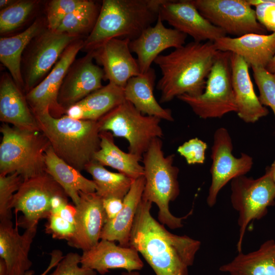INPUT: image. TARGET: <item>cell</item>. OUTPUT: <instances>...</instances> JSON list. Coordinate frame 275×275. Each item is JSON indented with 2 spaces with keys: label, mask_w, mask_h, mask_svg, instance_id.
<instances>
[{
  "label": "cell",
  "mask_w": 275,
  "mask_h": 275,
  "mask_svg": "<svg viewBox=\"0 0 275 275\" xmlns=\"http://www.w3.org/2000/svg\"><path fill=\"white\" fill-rule=\"evenodd\" d=\"M37 226L26 229L20 234L11 220L0 223V258L7 265L9 275H24L32 265L29 258Z\"/></svg>",
  "instance_id": "cell-21"
},
{
  "label": "cell",
  "mask_w": 275,
  "mask_h": 275,
  "mask_svg": "<svg viewBox=\"0 0 275 275\" xmlns=\"http://www.w3.org/2000/svg\"><path fill=\"white\" fill-rule=\"evenodd\" d=\"M161 139L151 143L142 156L145 180L142 199L155 203L158 208V219L171 229L183 227L182 221L187 216L178 217L172 214L169 204L180 193L178 180L179 170L174 165V154L165 156Z\"/></svg>",
  "instance_id": "cell-5"
},
{
  "label": "cell",
  "mask_w": 275,
  "mask_h": 275,
  "mask_svg": "<svg viewBox=\"0 0 275 275\" xmlns=\"http://www.w3.org/2000/svg\"><path fill=\"white\" fill-rule=\"evenodd\" d=\"M207 147L205 142L195 138L184 142L177 151L188 164H202L205 161Z\"/></svg>",
  "instance_id": "cell-39"
},
{
  "label": "cell",
  "mask_w": 275,
  "mask_h": 275,
  "mask_svg": "<svg viewBox=\"0 0 275 275\" xmlns=\"http://www.w3.org/2000/svg\"><path fill=\"white\" fill-rule=\"evenodd\" d=\"M78 38L47 28L32 40L24 63L23 78L25 94L46 77L65 49Z\"/></svg>",
  "instance_id": "cell-12"
},
{
  "label": "cell",
  "mask_w": 275,
  "mask_h": 275,
  "mask_svg": "<svg viewBox=\"0 0 275 275\" xmlns=\"http://www.w3.org/2000/svg\"><path fill=\"white\" fill-rule=\"evenodd\" d=\"M255 7L257 20L266 31L275 33V3L271 0H248Z\"/></svg>",
  "instance_id": "cell-41"
},
{
  "label": "cell",
  "mask_w": 275,
  "mask_h": 275,
  "mask_svg": "<svg viewBox=\"0 0 275 275\" xmlns=\"http://www.w3.org/2000/svg\"><path fill=\"white\" fill-rule=\"evenodd\" d=\"M80 264L102 275L113 269L138 271L144 265L134 249L117 245L115 241L104 239H100L95 246L83 251Z\"/></svg>",
  "instance_id": "cell-20"
},
{
  "label": "cell",
  "mask_w": 275,
  "mask_h": 275,
  "mask_svg": "<svg viewBox=\"0 0 275 275\" xmlns=\"http://www.w3.org/2000/svg\"><path fill=\"white\" fill-rule=\"evenodd\" d=\"M45 226L47 233L53 238L69 241L75 232V225L64 219L58 214H50Z\"/></svg>",
  "instance_id": "cell-40"
},
{
  "label": "cell",
  "mask_w": 275,
  "mask_h": 275,
  "mask_svg": "<svg viewBox=\"0 0 275 275\" xmlns=\"http://www.w3.org/2000/svg\"><path fill=\"white\" fill-rule=\"evenodd\" d=\"M23 179L17 173L0 175V221L11 220L10 203Z\"/></svg>",
  "instance_id": "cell-35"
},
{
  "label": "cell",
  "mask_w": 275,
  "mask_h": 275,
  "mask_svg": "<svg viewBox=\"0 0 275 275\" xmlns=\"http://www.w3.org/2000/svg\"><path fill=\"white\" fill-rule=\"evenodd\" d=\"M114 135L109 131H100V147L95 153L94 160L103 166L117 170L132 180L144 175L140 161L142 158L129 152H125L115 143Z\"/></svg>",
  "instance_id": "cell-31"
},
{
  "label": "cell",
  "mask_w": 275,
  "mask_h": 275,
  "mask_svg": "<svg viewBox=\"0 0 275 275\" xmlns=\"http://www.w3.org/2000/svg\"><path fill=\"white\" fill-rule=\"evenodd\" d=\"M100 9L95 2L84 0L64 18L56 31L78 37L79 35L89 34L96 22Z\"/></svg>",
  "instance_id": "cell-33"
},
{
  "label": "cell",
  "mask_w": 275,
  "mask_h": 275,
  "mask_svg": "<svg viewBox=\"0 0 275 275\" xmlns=\"http://www.w3.org/2000/svg\"><path fill=\"white\" fill-rule=\"evenodd\" d=\"M219 269L230 275H275V241L267 240L248 254L238 253Z\"/></svg>",
  "instance_id": "cell-30"
},
{
  "label": "cell",
  "mask_w": 275,
  "mask_h": 275,
  "mask_svg": "<svg viewBox=\"0 0 275 275\" xmlns=\"http://www.w3.org/2000/svg\"><path fill=\"white\" fill-rule=\"evenodd\" d=\"M103 208L107 222L114 219L120 212L123 206V199L110 198L103 199Z\"/></svg>",
  "instance_id": "cell-42"
},
{
  "label": "cell",
  "mask_w": 275,
  "mask_h": 275,
  "mask_svg": "<svg viewBox=\"0 0 275 275\" xmlns=\"http://www.w3.org/2000/svg\"><path fill=\"white\" fill-rule=\"evenodd\" d=\"M218 51L213 42L194 41L159 55L154 63L161 73L156 86L161 92L159 102H169L185 94L201 95Z\"/></svg>",
  "instance_id": "cell-2"
},
{
  "label": "cell",
  "mask_w": 275,
  "mask_h": 275,
  "mask_svg": "<svg viewBox=\"0 0 275 275\" xmlns=\"http://www.w3.org/2000/svg\"><path fill=\"white\" fill-rule=\"evenodd\" d=\"M231 54L229 51H218L201 95L185 94L177 97L200 118H219L237 112L232 84Z\"/></svg>",
  "instance_id": "cell-7"
},
{
  "label": "cell",
  "mask_w": 275,
  "mask_h": 275,
  "mask_svg": "<svg viewBox=\"0 0 275 275\" xmlns=\"http://www.w3.org/2000/svg\"><path fill=\"white\" fill-rule=\"evenodd\" d=\"M155 72L151 68L147 72L130 78L124 88L125 100L143 114L161 120L174 121L171 111L162 107L154 95Z\"/></svg>",
  "instance_id": "cell-27"
},
{
  "label": "cell",
  "mask_w": 275,
  "mask_h": 275,
  "mask_svg": "<svg viewBox=\"0 0 275 275\" xmlns=\"http://www.w3.org/2000/svg\"><path fill=\"white\" fill-rule=\"evenodd\" d=\"M145 180L144 176L133 181L123 199L122 209L113 220L107 221L102 230L100 239L118 241L128 247L130 232L139 206L142 201Z\"/></svg>",
  "instance_id": "cell-25"
},
{
  "label": "cell",
  "mask_w": 275,
  "mask_h": 275,
  "mask_svg": "<svg viewBox=\"0 0 275 275\" xmlns=\"http://www.w3.org/2000/svg\"><path fill=\"white\" fill-rule=\"evenodd\" d=\"M79 196V202L75 205V232L68 243L71 246L86 251L95 246L100 240L107 218L103 199L96 192H80Z\"/></svg>",
  "instance_id": "cell-17"
},
{
  "label": "cell",
  "mask_w": 275,
  "mask_h": 275,
  "mask_svg": "<svg viewBox=\"0 0 275 275\" xmlns=\"http://www.w3.org/2000/svg\"><path fill=\"white\" fill-rule=\"evenodd\" d=\"M121 275H141L138 271H124Z\"/></svg>",
  "instance_id": "cell-49"
},
{
  "label": "cell",
  "mask_w": 275,
  "mask_h": 275,
  "mask_svg": "<svg viewBox=\"0 0 275 275\" xmlns=\"http://www.w3.org/2000/svg\"><path fill=\"white\" fill-rule=\"evenodd\" d=\"M161 119L143 114L125 100L98 121L100 131L111 132L114 136L125 139L128 152L142 158L152 141L163 135Z\"/></svg>",
  "instance_id": "cell-8"
},
{
  "label": "cell",
  "mask_w": 275,
  "mask_h": 275,
  "mask_svg": "<svg viewBox=\"0 0 275 275\" xmlns=\"http://www.w3.org/2000/svg\"><path fill=\"white\" fill-rule=\"evenodd\" d=\"M37 4L35 1H18L1 10V34L10 33L20 26L30 16Z\"/></svg>",
  "instance_id": "cell-34"
},
{
  "label": "cell",
  "mask_w": 275,
  "mask_h": 275,
  "mask_svg": "<svg viewBox=\"0 0 275 275\" xmlns=\"http://www.w3.org/2000/svg\"><path fill=\"white\" fill-rule=\"evenodd\" d=\"M84 42V40L78 38L69 45L46 77L25 94L33 113L48 109L50 114L55 118L65 114L66 109L58 102L59 91L77 53L83 48Z\"/></svg>",
  "instance_id": "cell-14"
},
{
  "label": "cell",
  "mask_w": 275,
  "mask_h": 275,
  "mask_svg": "<svg viewBox=\"0 0 275 275\" xmlns=\"http://www.w3.org/2000/svg\"><path fill=\"white\" fill-rule=\"evenodd\" d=\"M271 1L274 3H275V0H271Z\"/></svg>",
  "instance_id": "cell-50"
},
{
  "label": "cell",
  "mask_w": 275,
  "mask_h": 275,
  "mask_svg": "<svg viewBox=\"0 0 275 275\" xmlns=\"http://www.w3.org/2000/svg\"><path fill=\"white\" fill-rule=\"evenodd\" d=\"M0 131V175L17 173L24 180L46 172L45 154L50 144L40 130L4 123Z\"/></svg>",
  "instance_id": "cell-6"
},
{
  "label": "cell",
  "mask_w": 275,
  "mask_h": 275,
  "mask_svg": "<svg viewBox=\"0 0 275 275\" xmlns=\"http://www.w3.org/2000/svg\"><path fill=\"white\" fill-rule=\"evenodd\" d=\"M232 150V141L228 131L224 127L218 128L214 134L211 148V182L206 200L210 207L216 204L219 192L228 182L245 175L253 167L251 156L242 153L237 158L233 156Z\"/></svg>",
  "instance_id": "cell-13"
},
{
  "label": "cell",
  "mask_w": 275,
  "mask_h": 275,
  "mask_svg": "<svg viewBox=\"0 0 275 275\" xmlns=\"http://www.w3.org/2000/svg\"><path fill=\"white\" fill-rule=\"evenodd\" d=\"M213 43L217 50L240 56L251 67L265 68L275 53V33H250L235 38L225 36Z\"/></svg>",
  "instance_id": "cell-23"
},
{
  "label": "cell",
  "mask_w": 275,
  "mask_h": 275,
  "mask_svg": "<svg viewBox=\"0 0 275 275\" xmlns=\"http://www.w3.org/2000/svg\"><path fill=\"white\" fill-rule=\"evenodd\" d=\"M46 172L62 187L75 205L80 200L79 193H95L96 187L93 180L84 177L80 171L60 158L50 145L45 154Z\"/></svg>",
  "instance_id": "cell-28"
},
{
  "label": "cell",
  "mask_w": 275,
  "mask_h": 275,
  "mask_svg": "<svg viewBox=\"0 0 275 275\" xmlns=\"http://www.w3.org/2000/svg\"><path fill=\"white\" fill-rule=\"evenodd\" d=\"M50 260L49 263L45 269V270L42 272L39 275H47L48 272L53 267H56L58 264L61 261V260L64 258L63 253L59 250H53L50 254ZM34 274V271L28 270L24 275H33Z\"/></svg>",
  "instance_id": "cell-43"
},
{
  "label": "cell",
  "mask_w": 275,
  "mask_h": 275,
  "mask_svg": "<svg viewBox=\"0 0 275 275\" xmlns=\"http://www.w3.org/2000/svg\"><path fill=\"white\" fill-rule=\"evenodd\" d=\"M43 23L41 19H37L17 35L0 39V61L22 91H24L21 69L22 52L32 40L44 30Z\"/></svg>",
  "instance_id": "cell-29"
},
{
  "label": "cell",
  "mask_w": 275,
  "mask_h": 275,
  "mask_svg": "<svg viewBox=\"0 0 275 275\" xmlns=\"http://www.w3.org/2000/svg\"><path fill=\"white\" fill-rule=\"evenodd\" d=\"M266 171L269 173L274 184H275V160L271 164V166L268 167Z\"/></svg>",
  "instance_id": "cell-47"
},
{
  "label": "cell",
  "mask_w": 275,
  "mask_h": 275,
  "mask_svg": "<svg viewBox=\"0 0 275 275\" xmlns=\"http://www.w3.org/2000/svg\"><path fill=\"white\" fill-rule=\"evenodd\" d=\"M39 130L55 153L76 169L85 170L100 147L98 121L52 117L48 109L33 113Z\"/></svg>",
  "instance_id": "cell-4"
},
{
  "label": "cell",
  "mask_w": 275,
  "mask_h": 275,
  "mask_svg": "<svg viewBox=\"0 0 275 275\" xmlns=\"http://www.w3.org/2000/svg\"><path fill=\"white\" fill-rule=\"evenodd\" d=\"M125 100L124 88L109 82L68 107L65 115L76 120L98 121Z\"/></svg>",
  "instance_id": "cell-26"
},
{
  "label": "cell",
  "mask_w": 275,
  "mask_h": 275,
  "mask_svg": "<svg viewBox=\"0 0 275 275\" xmlns=\"http://www.w3.org/2000/svg\"><path fill=\"white\" fill-rule=\"evenodd\" d=\"M84 0H52L47 8V28L56 31L64 18L79 6Z\"/></svg>",
  "instance_id": "cell-37"
},
{
  "label": "cell",
  "mask_w": 275,
  "mask_h": 275,
  "mask_svg": "<svg viewBox=\"0 0 275 275\" xmlns=\"http://www.w3.org/2000/svg\"><path fill=\"white\" fill-rule=\"evenodd\" d=\"M231 204L238 213L239 234L236 246L239 253L249 223L261 219L267 214V208L275 204V184L266 170L257 179L245 175L235 178L231 181Z\"/></svg>",
  "instance_id": "cell-9"
},
{
  "label": "cell",
  "mask_w": 275,
  "mask_h": 275,
  "mask_svg": "<svg viewBox=\"0 0 275 275\" xmlns=\"http://www.w3.org/2000/svg\"><path fill=\"white\" fill-rule=\"evenodd\" d=\"M187 35L166 28L158 15L154 25L146 28L136 39L130 41L129 48L137 55L141 73L147 72L160 52L169 48H179L185 44Z\"/></svg>",
  "instance_id": "cell-19"
},
{
  "label": "cell",
  "mask_w": 275,
  "mask_h": 275,
  "mask_svg": "<svg viewBox=\"0 0 275 275\" xmlns=\"http://www.w3.org/2000/svg\"><path fill=\"white\" fill-rule=\"evenodd\" d=\"M57 214L64 219L75 225V206L68 203L64 205Z\"/></svg>",
  "instance_id": "cell-44"
},
{
  "label": "cell",
  "mask_w": 275,
  "mask_h": 275,
  "mask_svg": "<svg viewBox=\"0 0 275 275\" xmlns=\"http://www.w3.org/2000/svg\"><path fill=\"white\" fill-rule=\"evenodd\" d=\"M0 120L19 128L40 130L25 95L8 73L1 77Z\"/></svg>",
  "instance_id": "cell-24"
},
{
  "label": "cell",
  "mask_w": 275,
  "mask_h": 275,
  "mask_svg": "<svg viewBox=\"0 0 275 275\" xmlns=\"http://www.w3.org/2000/svg\"><path fill=\"white\" fill-rule=\"evenodd\" d=\"M15 2V1H11V0H1L0 1L1 10L7 8L8 7L12 5Z\"/></svg>",
  "instance_id": "cell-48"
},
{
  "label": "cell",
  "mask_w": 275,
  "mask_h": 275,
  "mask_svg": "<svg viewBox=\"0 0 275 275\" xmlns=\"http://www.w3.org/2000/svg\"><path fill=\"white\" fill-rule=\"evenodd\" d=\"M253 76L258 87L259 100L263 106H269L275 117V76L265 68L252 67Z\"/></svg>",
  "instance_id": "cell-36"
},
{
  "label": "cell",
  "mask_w": 275,
  "mask_h": 275,
  "mask_svg": "<svg viewBox=\"0 0 275 275\" xmlns=\"http://www.w3.org/2000/svg\"><path fill=\"white\" fill-rule=\"evenodd\" d=\"M60 195L66 194L46 172L23 180L10 203L11 209L23 214L17 225L27 229L47 218L51 213V199Z\"/></svg>",
  "instance_id": "cell-10"
},
{
  "label": "cell",
  "mask_w": 275,
  "mask_h": 275,
  "mask_svg": "<svg viewBox=\"0 0 275 275\" xmlns=\"http://www.w3.org/2000/svg\"><path fill=\"white\" fill-rule=\"evenodd\" d=\"M163 1H102L96 22L84 40L83 48L89 52L112 39H136L156 22Z\"/></svg>",
  "instance_id": "cell-3"
},
{
  "label": "cell",
  "mask_w": 275,
  "mask_h": 275,
  "mask_svg": "<svg viewBox=\"0 0 275 275\" xmlns=\"http://www.w3.org/2000/svg\"><path fill=\"white\" fill-rule=\"evenodd\" d=\"M0 275H9L8 268L5 261L0 258Z\"/></svg>",
  "instance_id": "cell-46"
},
{
  "label": "cell",
  "mask_w": 275,
  "mask_h": 275,
  "mask_svg": "<svg viewBox=\"0 0 275 275\" xmlns=\"http://www.w3.org/2000/svg\"><path fill=\"white\" fill-rule=\"evenodd\" d=\"M92 52L75 60L64 79L58 95L59 103L66 109L103 87L104 73L94 63Z\"/></svg>",
  "instance_id": "cell-16"
},
{
  "label": "cell",
  "mask_w": 275,
  "mask_h": 275,
  "mask_svg": "<svg viewBox=\"0 0 275 275\" xmlns=\"http://www.w3.org/2000/svg\"><path fill=\"white\" fill-rule=\"evenodd\" d=\"M85 170L92 176L96 187V193L103 199L110 198L123 199L133 181L122 173L107 170L95 160L89 162Z\"/></svg>",
  "instance_id": "cell-32"
},
{
  "label": "cell",
  "mask_w": 275,
  "mask_h": 275,
  "mask_svg": "<svg viewBox=\"0 0 275 275\" xmlns=\"http://www.w3.org/2000/svg\"><path fill=\"white\" fill-rule=\"evenodd\" d=\"M152 203L142 199L128 246L140 253L156 275H188L200 248V241L169 232L151 213Z\"/></svg>",
  "instance_id": "cell-1"
},
{
  "label": "cell",
  "mask_w": 275,
  "mask_h": 275,
  "mask_svg": "<svg viewBox=\"0 0 275 275\" xmlns=\"http://www.w3.org/2000/svg\"><path fill=\"white\" fill-rule=\"evenodd\" d=\"M231 65L236 113L244 122L255 123L266 116L268 110L261 103L255 92L248 63L240 56L231 53Z\"/></svg>",
  "instance_id": "cell-22"
},
{
  "label": "cell",
  "mask_w": 275,
  "mask_h": 275,
  "mask_svg": "<svg viewBox=\"0 0 275 275\" xmlns=\"http://www.w3.org/2000/svg\"><path fill=\"white\" fill-rule=\"evenodd\" d=\"M159 16L163 21L191 36L196 42H214L227 35L204 17L190 0H163L159 7Z\"/></svg>",
  "instance_id": "cell-15"
},
{
  "label": "cell",
  "mask_w": 275,
  "mask_h": 275,
  "mask_svg": "<svg viewBox=\"0 0 275 275\" xmlns=\"http://www.w3.org/2000/svg\"><path fill=\"white\" fill-rule=\"evenodd\" d=\"M128 39H111L91 51L94 59L103 67L104 79L124 88L128 80L141 73L137 62L131 54Z\"/></svg>",
  "instance_id": "cell-18"
},
{
  "label": "cell",
  "mask_w": 275,
  "mask_h": 275,
  "mask_svg": "<svg viewBox=\"0 0 275 275\" xmlns=\"http://www.w3.org/2000/svg\"><path fill=\"white\" fill-rule=\"evenodd\" d=\"M265 69L268 72L275 76V53Z\"/></svg>",
  "instance_id": "cell-45"
},
{
  "label": "cell",
  "mask_w": 275,
  "mask_h": 275,
  "mask_svg": "<svg viewBox=\"0 0 275 275\" xmlns=\"http://www.w3.org/2000/svg\"><path fill=\"white\" fill-rule=\"evenodd\" d=\"M201 14L226 34L238 37L250 33L265 34L248 0H190Z\"/></svg>",
  "instance_id": "cell-11"
},
{
  "label": "cell",
  "mask_w": 275,
  "mask_h": 275,
  "mask_svg": "<svg viewBox=\"0 0 275 275\" xmlns=\"http://www.w3.org/2000/svg\"><path fill=\"white\" fill-rule=\"evenodd\" d=\"M81 256L76 253H68L49 275H96L95 270L79 266Z\"/></svg>",
  "instance_id": "cell-38"
}]
</instances>
